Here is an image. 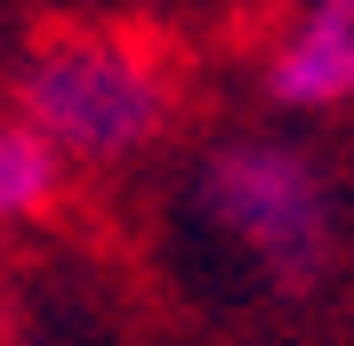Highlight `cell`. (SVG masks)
<instances>
[{"mask_svg": "<svg viewBox=\"0 0 354 346\" xmlns=\"http://www.w3.org/2000/svg\"><path fill=\"white\" fill-rule=\"evenodd\" d=\"M185 217L266 298L306 306L346 266V185L298 129H218L185 161Z\"/></svg>", "mask_w": 354, "mask_h": 346, "instance_id": "cell-1", "label": "cell"}, {"mask_svg": "<svg viewBox=\"0 0 354 346\" xmlns=\"http://www.w3.org/2000/svg\"><path fill=\"white\" fill-rule=\"evenodd\" d=\"M169 48L121 24H57L8 65V113L65 153V170L145 161L177 129Z\"/></svg>", "mask_w": 354, "mask_h": 346, "instance_id": "cell-2", "label": "cell"}, {"mask_svg": "<svg viewBox=\"0 0 354 346\" xmlns=\"http://www.w3.org/2000/svg\"><path fill=\"white\" fill-rule=\"evenodd\" d=\"M258 105L274 121L354 113V0H298L258 48Z\"/></svg>", "mask_w": 354, "mask_h": 346, "instance_id": "cell-3", "label": "cell"}, {"mask_svg": "<svg viewBox=\"0 0 354 346\" xmlns=\"http://www.w3.org/2000/svg\"><path fill=\"white\" fill-rule=\"evenodd\" d=\"M65 201V153L17 113H0V226H32Z\"/></svg>", "mask_w": 354, "mask_h": 346, "instance_id": "cell-4", "label": "cell"}]
</instances>
